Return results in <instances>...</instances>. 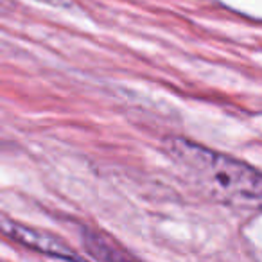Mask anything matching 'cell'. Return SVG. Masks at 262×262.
I'll return each instance as SVG.
<instances>
[{
  "label": "cell",
  "instance_id": "obj_1",
  "mask_svg": "<svg viewBox=\"0 0 262 262\" xmlns=\"http://www.w3.org/2000/svg\"><path fill=\"white\" fill-rule=\"evenodd\" d=\"M164 151L215 200L248 207L260 203V172L251 165L182 137L165 139Z\"/></svg>",
  "mask_w": 262,
  "mask_h": 262
},
{
  "label": "cell",
  "instance_id": "obj_2",
  "mask_svg": "<svg viewBox=\"0 0 262 262\" xmlns=\"http://www.w3.org/2000/svg\"><path fill=\"white\" fill-rule=\"evenodd\" d=\"M0 233L6 235L8 239L15 241V243L22 244V246L29 248V250L38 251V253L51 255V257L58 258H72V260L79 258V255L65 241L58 239L52 233L20 225V223L11 221L9 217H2V215H0Z\"/></svg>",
  "mask_w": 262,
  "mask_h": 262
},
{
  "label": "cell",
  "instance_id": "obj_3",
  "mask_svg": "<svg viewBox=\"0 0 262 262\" xmlns=\"http://www.w3.org/2000/svg\"><path fill=\"white\" fill-rule=\"evenodd\" d=\"M83 244L88 250V253L99 260H122V258H131L127 251H124L115 241L110 239L106 233L94 232V230H84Z\"/></svg>",
  "mask_w": 262,
  "mask_h": 262
}]
</instances>
